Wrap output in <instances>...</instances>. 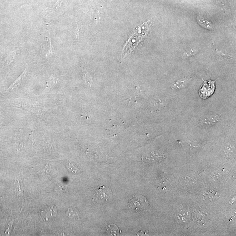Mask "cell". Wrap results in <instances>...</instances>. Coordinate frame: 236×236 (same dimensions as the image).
Returning <instances> with one entry per match:
<instances>
[{"mask_svg":"<svg viewBox=\"0 0 236 236\" xmlns=\"http://www.w3.org/2000/svg\"><path fill=\"white\" fill-rule=\"evenodd\" d=\"M129 203V207L137 212L144 211L150 207L147 199L142 195H133Z\"/></svg>","mask_w":236,"mask_h":236,"instance_id":"cell-1","label":"cell"},{"mask_svg":"<svg viewBox=\"0 0 236 236\" xmlns=\"http://www.w3.org/2000/svg\"><path fill=\"white\" fill-rule=\"evenodd\" d=\"M203 80L204 83L199 89V94L203 99L205 100L210 97L214 93L215 90V82L217 80L215 81L211 80Z\"/></svg>","mask_w":236,"mask_h":236,"instance_id":"cell-2","label":"cell"},{"mask_svg":"<svg viewBox=\"0 0 236 236\" xmlns=\"http://www.w3.org/2000/svg\"><path fill=\"white\" fill-rule=\"evenodd\" d=\"M96 200L98 203L107 202L112 199V192L105 186H101L98 189L96 193Z\"/></svg>","mask_w":236,"mask_h":236,"instance_id":"cell-3","label":"cell"},{"mask_svg":"<svg viewBox=\"0 0 236 236\" xmlns=\"http://www.w3.org/2000/svg\"><path fill=\"white\" fill-rule=\"evenodd\" d=\"M219 117L217 115L210 116L204 118L202 121V125H213L219 121Z\"/></svg>","mask_w":236,"mask_h":236,"instance_id":"cell-4","label":"cell"},{"mask_svg":"<svg viewBox=\"0 0 236 236\" xmlns=\"http://www.w3.org/2000/svg\"><path fill=\"white\" fill-rule=\"evenodd\" d=\"M197 19L199 24L201 25L202 27L207 29L213 30L214 29V27L211 22L205 19V18L202 17L200 16H199Z\"/></svg>","mask_w":236,"mask_h":236,"instance_id":"cell-5","label":"cell"},{"mask_svg":"<svg viewBox=\"0 0 236 236\" xmlns=\"http://www.w3.org/2000/svg\"><path fill=\"white\" fill-rule=\"evenodd\" d=\"M45 50L46 51L47 57L51 56L54 54V49L51 44L50 39L47 37L44 44Z\"/></svg>","mask_w":236,"mask_h":236,"instance_id":"cell-6","label":"cell"},{"mask_svg":"<svg viewBox=\"0 0 236 236\" xmlns=\"http://www.w3.org/2000/svg\"><path fill=\"white\" fill-rule=\"evenodd\" d=\"M26 72H27V69L26 68L25 71H24V72L22 73V74L11 85L8 89L10 90H12V89H15L18 85H19L21 83V82H22V80L25 77V75H26Z\"/></svg>","mask_w":236,"mask_h":236,"instance_id":"cell-7","label":"cell"},{"mask_svg":"<svg viewBox=\"0 0 236 236\" xmlns=\"http://www.w3.org/2000/svg\"><path fill=\"white\" fill-rule=\"evenodd\" d=\"M188 81L189 80L187 79H183L177 81L172 85V88L174 89H181L186 86Z\"/></svg>","mask_w":236,"mask_h":236,"instance_id":"cell-8","label":"cell"},{"mask_svg":"<svg viewBox=\"0 0 236 236\" xmlns=\"http://www.w3.org/2000/svg\"><path fill=\"white\" fill-rule=\"evenodd\" d=\"M67 168L69 172H71L72 174H74V175L78 174L80 172V170L78 168L76 167V165L71 163L70 162H69L68 164L67 165Z\"/></svg>","mask_w":236,"mask_h":236,"instance_id":"cell-9","label":"cell"},{"mask_svg":"<svg viewBox=\"0 0 236 236\" xmlns=\"http://www.w3.org/2000/svg\"><path fill=\"white\" fill-rule=\"evenodd\" d=\"M16 50H14L7 56L5 61V63L6 65H9L14 60L15 57L16 56Z\"/></svg>","mask_w":236,"mask_h":236,"instance_id":"cell-10","label":"cell"},{"mask_svg":"<svg viewBox=\"0 0 236 236\" xmlns=\"http://www.w3.org/2000/svg\"><path fill=\"white\" fill-rule=\"evenodd\" d=\"M67 215L70 218H72L74 216H78V212L77 210L74 209L73 208H69L67 213Z\"/></svg>","mask_w":236,"mask_h":236,"instance_id":"cell-11","label":"cell"},{"mask_svg":"<svg viewBox=\"0 0 236 236\" xmlns=\"http://www.w3.org/2000/svg\"><path fill=\"white\" fill-rule=\"evenodd\" d=\"M57 83V79L55 78V77L52 76L49 79L48 81L47 82V85L48 86L54 85L55 84Z\"/></svg>","mask_w":236,"mask_h":236,"instance_id":"cell-12","label":"cell"},{"mask_svg":"<svg viewBox=\"0 0 236 236\" xmlns=\"http://www.w3.org/2000/svg\"><path fill=\"white\" fill-rule=\"evenodd\" d=\"M84 78L85 80V81L88 84H89L90 85H91V77H90V76H88L87 72H84Z\"/></svg>","mask_w":236,"mask_h":236,"instance_id":"cell-13","label":"cell"},{"mask_svg":"<svg viewBox=\"0 0 236 236\" xmlns=\"http://www.w3.org/2000/svg\"><path fill=\"white\" fill-rule=\"evenodd\" d=\"M63 187L62 186H60V185L58 186H57V189L56 190L57 191V192H59V193H61V192H63Z\"/></svg>","mask_w":236,"mask_h":236,"instance_id":"cell-14","label":"cell"}]
</instances>
